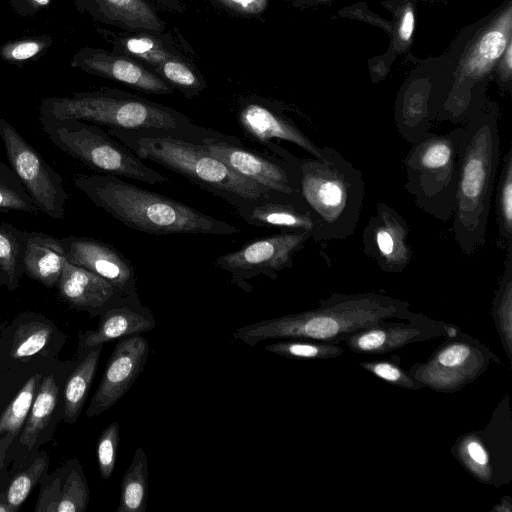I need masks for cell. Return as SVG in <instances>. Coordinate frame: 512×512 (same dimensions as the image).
<instances>
[{
  "label": "cell",
  "instance_id": "cell-9",
  "mask_svg": "<svg viewBox=\"0 0 512 512\" xmlns=\"http://www.w3.org/2000/svg\"><path fill=\"white\" fill-rule=\"evenodd\" d=\"M491 362L501 363L487 346L460 332L447 338L425 362L414 364L408 372L423 387L454 393L481 376Z\"/></svg>",
  "mask_w": 512,
  "mask_h": 512
},
{
  "label": "cell",
  "instance_id": "cell-14",
  "mask_svg": "<svg viewBox=\"0 0 512 512\" xmlns=\"http://www.w3.org/2000/svg\"><path fill=\"white\" fill-rule=\"evenodd\" d=\"M410 229L403 216L387 203L378 202L362 233V252L381 271L399 274L410 264L413 249Z\"/></svg>",
  "mask_w": 512,
  "mask_h": 512
},
{
  "label": "cell",
  "instance_id": "cell-33",
  "mask_svg": "<svg viewBox=\"0 0 512 512\" xmlns=\"http://www.w3.org/2000/svg\"><path fill=\"white\" fill-rule=\"evenodd\" d=\"M59 388L53 376L46 377L34 397L20 443L32 448L39 433L48 425L57 404Z\"/></svg>",
  "mask_w": 512,
  "mask_h": 512
},
{
  "label": "cell",
  "instance_id": "cell-16",
  "mask_svg": "<svg viewBox=\"0 0 512 512\" xmlns=\"http://www.w3.org/2000/svg\"><path fill=\"white\" fill-rule=\"evenodd\" d=\"M149 349L147 339L141 334L119 338L88 407L89 417L110 409L126 394L143 371Z\"/></svg>",
  "mask_w": 512,
  "mask_h": 512
},
{
  "label": "cell",
  "instance_id": "cell-40",
  "mask_svg": "<svg viewBox=\"0 0 512 512\" xmlns=\"http://www.w3.org/2000/svg\"><path fill=\"white\" fill-rule=\"evenodd\" d=\"M89 502L87 481L81 470L72 471L64 484L63 491L57 499L55 511L83 512Z\"/></svg>",
  "mask_w": 512,
  "mask_h": 512
},
{
  "label": "cell",
  "instance_id": "cell-25",
  "mask_svg": "<svg viewBox=\"0 0 512 512\" xmlns=\"http://www.w3.org/2000/svg\"><path fill=\"white\" fill-rule=\"evenodd\" d=\"M511 8L486 31L465 61L464 74L472 79L485 75L505 52L511 41Z\"/></svg>",
  "mask_w": 512,
  "mask_h": 512
},
{
  "label": "cell",
  "instance_id": "cell-32",
  "mask_svg": "<svg viewBox=\"0 0 512 512\" xmlns=\"http://www.w3.org/2000/svg\"><path fill=\"white\" fill-rule=\"evenodd\" d=\"M25 231L8 224H0V276L9 290L18 287L23 273Z\"/></svg>",
  "mask_w": 512,
  "mask_h": 512
},
{
  "label": "cell",
  "instance_id": "cell-38",
  "mask_svg": "<svg viewBox=\"0 0 512 512\" xmlns=\"http://www.w3.org/2000/svg\"><path fill=\"white\" fill-rule=\"evenodd\" d=\"M39 375L31 377L19 390L4 412L0 415V436L18 434L31 409Z\"/></svg>",
  "mask_w": 512,
  "mask_h": 512
},
{
  "label": "cell",
  "instance_id": "cell-42",
  "mask_svg": "<svg viewBox=\"0 0 512 512\" xmlns=\"http://www.w3.org/2000/svg\"><path fill=\"white\" fill-rule=\"evenodd\" d=\"M120 441V428L117 421L109 424L97 442V462L103 480H108L114 472Z\"/></svg>",
  "mask_w": 512,
  "mask_h": 512
},
{
  "label": "cell",
  "instance_id": "cell-47",
  "mask_svg": "<svg viewBox=\"0 0 512 512\" xmlns=\"http://www.w3.org/2000/svg\"><path fill=\"white\" fill-rule=\"evenodd\" d=\"M13 439H14V436L11 435L10 433H5L0 438V470L3 467L6 450Z\"/></svg>",
  "mask_w": 512,
  "mask_h": 512
},
{
  "label": "cell",
  "instance_id": "cell-12",
  "mask_svg": "<svg viewBox=\"0 0 512 512\" xmlns=\"http://www.w3.org/2000/svg\"><path fill=\"white\" fill-rule=\"evenodd\" d=\"M309 239V232L281 231L219 256L214 265L230 274L231 284L251 292L250 280L260 276L276 280L282 270L292 267L295 255Z\"/></svg>",
  "mask_w": 512,
  "mask_h": 512
},
{
  "label": "cell",
  "instance_id": "cell-46",
  "mask_svg": "<svg viewBox=\"0 0 512 512\" xmlns=\"http://www.w3.org/2000/svg\"><path fill=\"white\" fill-rule=\"evenodd\" d=\"M153 7L170 13H182L185 9L183 0H146Z\"/></svg>",
  "mask_w": 512,
  "mask_h": 512
},
{
  "label": "cell",
  "instance_id": "cell-37",
  "mask_svg": "<svg viewBox=\"0 0 512 512\" xmlns=\"http://www.w3.org/2000/svg\"><path fill=\"white\" fill-rule=\"evenodd\" d=\"M52 328L43 322L31 321L21 325L15 332L10 355L20 359L40 352L50 341Z\"/></svg>",
  "mask_w": 512,
  "mask_h": 512
},
{
  "label": "cell",
  "instance_id": "cell-34",
  "mask_svg": "<svg viewBox=\"0 0 512 512\" xmlns=\"http://www.w3.org/2000/svg\"><path fill=\"white\" fill-rule=\"evenodd\" d=\"M264 350L290 359L309 360H326L344 353L339 344L310 339H282L265 345Z\"/></svg>",
  "mask_w": 512,
  "mask_h": 512
},
{
  "label": "cell",
  "instance_id": "cell-19",
  "mask_svg": "<svg viewBox=\"0 0 512 512\" xmlns=\"http://www.w3.org/2000/svg\"><path fill=\"white\" fill-rule=\"evenodd\" d=\"M96 32L111 50L127 55L151 71L177 56H190L191 49L178 32H115L101 26Z\"/></svg>",
  "mask_w": 512,
  "mask_h": 512
},
{
  "label": "cell",
  "instance_id": "cell-22",
  "mask_svg": "<svg viewBox=\"0 0 512 512\" xmlns=\"http://www.w3.org/2000/svg\"><path fill=\"white\" fill-rule=\"evenodd\" d=\"M155 326L152 311L142 304L140 297H129L103 312L97 328L81 336L79 347L87 350L114 339L150 331Z\"/></svg>",
  "mask_w": 512,
  "mask_h": 512
},
{
  "label": "cell",
  "instance_id": "cell-31",
  "mask_svg": "<svg viewBox=\"0 0 512 512\" xmlns=\"http://www.w3.org/2000/svg\"><path fill=\"white\" fill-rule=\"evenodd\" d=\"M153 72L188 99L199 96L207 87L204 76L190 56L170 58L153 69Z\"/></svg>",
  "mask_w": 512,
  "mask_h": 512
},
{
  "label": "cell",
  "instance_id": "cell-41",
  "mask_svg": "<svg viewBox=\"0 0 512 512\" xmlns=\"http://www.w3.org/2000/svg\"><path fill=\"white\" fill-rule=\"evenodd\" d=\"M362 368L381 380L409 390L424 388L408 371L404 370L398 362L390 359L365 361L359 363Z\"/></svg>",
  "mask_w": 512,
  "mask_h": 512
},
{
  "label": "cell",
  "instance_id": "cell-48",
  "mask_svg": "<svg viewBox=\"0 0 512 512\" xmlns=\"http://www.w3.org/2000/svg\"><path fill=\"white\" fill-rule=\"evenodd\" d=\"M512 501L509 496L503 497L499 504L495 505L492 511L497 512H511L512 509Z\"/></svg>",
  "mask_w": 512,
  "mask_h": 512
},
{
  "label": "cell",
  "instance_id": "cell-17",
  "mask_svg": "<svg viewBox=\"0 0 512 512\" xmlns=\"http://www.w3.org/2000/svg\"><path fill=\"white\" fill-rule=\"evenodd\" d=\"M73 68L125 84L146 94L170 95L174 89L139 61L98 47H81L73 55Z\"/></svg>",
  "mask_w": 512,
  "mask_h": 512
},
{
  "label": "cell",
  "instance_id": "cell-20",
  "mask_svg": "<svg viewBox=\"0 0 512 512\" xmlns=\"http://www.w3.org/2000/svg\"><path fill=\"white\" fill-rule=\"evenodd\" d=\"M79 12L95 23L123 32H164L167 23L146 0H74Z\"/></svg>",
  "mask_w": 512,
  "mask_h": 512
},
{
  "label": "cell",
  "instance_id": "cell-43",
  "mask_svg": "<svg viewBox=\"0 0 512 512\" xmlns=\"http://www.w3.org/2000/svg\"><path fill=\"white\" fill-rule=\"evenodd\" d=\"M216 6L241 17L261 15L268 7L269 0H210Z\"/></svg>",
  "mask_w": 512,
  "mask_h": 512
},
{
  "label": "cell",
  "instance_id": "cell-6",
  "mask_svg": "<svg viewBox=\"0 0 512 512\" xmlns=\"http://www.w3.org/2000/svg\"><path fill=\"white\" fill-rule=\"evenodd\" d=\"M299 192L314 221L311 239L322 249L354 233L365 183L361 171L336 149L324 146L317 158H299Z\"/></svg>",
  "mask_w": 512,
  "mask_h": 512
},
{
  "label": "cell",
  "instance_id": "cell-44",
  "mask_svg": "<svg viewBox=\"0 0 512 512\" xmlns=\"http://www.w3.org/2000/svg\"><path fill=\"white\" fill-rule=\"evenodd\" d=\"M52 0H8L12 10L21 17H34L47 9Z\"/></svg>",
  "mask_w": 512,
  "mask_h": 512
},
{
  "label": "cell",
  "instance_id": "cell-51",
  "mask_svg": "<svg viewBox=\"0 0 512 512\" xmlns=\"http://www.w3.org/2000/svg\"><path fill=\"white\" fill-rule=\"evenodd\" d=\"M0 279H1V276H0ZM1 281H2V279H1Z\"/></svg>",
  "mask_w": 512,
  "mask_h": 512
},
{
  "label": "cell",
  "instance_id": "cell-4",
  "mask_svg": "<svg viewBox=\"0 0 512 512\" xmlns=\"http://www.w3.org/2000/svg\"><path fill=\"white\" fill-rule=\"evenodd\" d=\"M39 115L74 118L104 129L168 134L197 142L211 129L168 106L117 88H99L42 99Z\"/></svg>",
  "mask_w": 512,
  "mask_h": 512
},
{
  "label": "cell",
  "instance_id": "cell-13",
  "mask_svg": "<svg viewBox=\"0 0 512 512\" xmlns=\"http://www.w3.org/2000/svg\"><path fill=\"white\" fill-rule=\"evenodd\" d=\"M237 121L246 138L274 156L289 162L298 158L275 140L291 142L312 157L320 156L321 147L298 128L282 109L267 99L253 95L240 97L237 101Z\"/></svg>",
  "mask_w": 512,
  "mask_h": 512
},
{
  "label": "cell",
  "instance_id": "cell-29",
  "mask_svg": "<svg viewBox=\"0 0 512 512\" xmlns=\"http://www.w3.org/2000/svg\"><path fill=\"white\" fill-rule=\"evenodd\" d=\"M102 345L87 349L83 360L78 364L67 381L64 391V412L66 420L74 423L85 403L99 363Z\"/></svg>",
  "mask_w": 512,
  "mask_h": 512
},
{
  "label": "cell",
  "instance_id": "cell-11",
  "mask_svg": "<svg viewBox=\"0 0 512 512\" xmlns=\"http://www.w3.org/2000/svg\"><path fill=\"white\" fill-rule=\"evenodd\" d=\"M0 137L9 165L39 211L54 220H62L69 194L60 174L4 118H0Z\"/></svg>",
  "mask_w": 512,
  "mask_h": 512
},
{
  "label": "cell",
  "instance_id": "cell-50",
  "mask_svg": "<svg viewBox=\"0 0 512 512\" xmlns=\"http://www.w3.org/2000/svg\"><path fill=\"white\" fill-rule=\"evenodd\" d=\"M0 512H12L10 506L8 505L6 499H0Z\"/></svg>",
  "mask_w": 512,
  "mask_h": 512
},
{
  "label": "cell",
  "instance_id": "cell-5",
  "mask_svg": "<svg viewBox=\"0 0 512 512\" xmlns=\"http://www.w3.org/2000/svg\"><path fill=\"white\" fill-rule=\"evenodd\" d=\"M106 130L140 159L152 161L181 175L223 199L234 209L265 199L301 197L274 192L240 176L193 141L161 133Z\"/></svg>",
  "mask_w": 512,
  "mask_h": 512
},
{
  "label": "cell",
  "instance_id": "cell-30",
  "mask_svg": "<svg viewBox=\"0 0 512 512\" xmlns=\"http://www.w3.org/2000/svg\"><path fill=\"white\" fill-rule=\"evenodd\" d=\"M495 214L497 220L496 246L506 251L512 246V146L502 157L497 179Z\"/></svg>",
  "mask_w": 512,
  "mask_h": 512
},
{
  "label": "cell",
  "instance_id": "cell-26",
  "mask_svg": "<svg viewBox=\"0 0 512 512\" xmlns=\"http://www.w3.org/2000/svg\"><path fill=\"white\" fill-rule=\"evenodd\" d=\"M451 451L462 467L478 481L500 485L494 462L479 431H470L459 437Z\"/></svg>",
  "mask_w": 512,
  "mask_h": 512
},
{
  "label": "cell",
  "instance_id": "cell-49",
  "mask_svg": "<svg viewBox=\"0 0 512 512\" xmlns=\"http://www.w3.org/2000/svg\"><path fill=\"white\" fill-rule=\"evenodd\" d=\"M511 50H512V45H511V41L508 43L507 47H506V57H505V64H506V67H507V74L509 76L510 74V71H511V65H512V61H511Z\"/></svg>",
  "mask_w": 512,
  "mask_h": 512
},
{
  "label": "cell",
  "instance_id": "cell-23",
  "mask_svg": "<svg viewBox=\"0 0 512 512\" xmlns=\"http://www.w3.org/2000/svg\"><path fill=\"white\" fill-rule=\"evenodd\" d=\"M246 223L262 228H277L285 232L314 230L312 215L301 197L265 199L243 204L234 209Z\"/></svg>",
  "mask_w": 512,
  "mask_h": 512
},
{
  "label": "cell",
  "instance_id": "cell-18",
  "mask_svg": "<svg viewBox=\"0 0 512 512\" xmlns=\"http://www.w3.org/2000/svg\"><path fill=\"white\" fill-rule=\"evenodd\" d=\"M60 241L70 263L101 277L126 296H139L135 268L115 247L84 236H67Z\"/></svg>",
  "mask_w": 512,
  "mask_h": 512
},
{
  "label": "cell",
  "instance_id": "cell-2",
  "mask_svg": "<svg viewBox=\"0 0 512 512\" xmlns=\"http://www.w3.org/2000/svg\"><path fill=\"white\" fill-rule=\"evenodd\" d=\"M410 303L383 293H332L314 309L264 319L238 328L233 337L248 346L271 339H310L340 344L383 320H410L420 313Z\"/></svg>",
  "mask_w": 512,
  "mask_h": 512
},
{
  "label": "cell",
  "instance_id": "cell-3",
  "mask_svg": "<svg viewBox=\"0 0 512 512\" xmlns=\"http://www.w3.org/2000/svg\"><path fill=\"white\" fill-rule=\"evenodd\" d=\"M73 183L97 207L133 230L151 235L231 236L241 232L228 222L118 176L78 173Z\"/></svg>",
  "mask_w": 512,
  "mask_h": 512
},
{
  "label": "cell",
  "instance_id": "cell-27",
  "mask_svg": "<svg viewBox=\"0 0 512 512\" xmlns=\"http://www.w3.org/2000/svg\"><path fill=\"white\" fill-rule=\"evenodd\" d=\"M504 269L494 291L491 314L502 348L512 361V246L505 251Z\"/></svg>",
  "mask_w": 512,
  "mask_h": 512
},
{
  "label": "cell",
  "instance_id": "cell-35",
  "mask_svg": "<svg viewBox=\"0 0 512 512\" xmlns=\"http://www.w3.org/2000/svg\"><path fill=\"white\" fill-rule=\"evenodd\" d=\"M0 211L38 214L39 209L15 171L0 162Z\"/></svg>",
  "mask_w": 512,
  "mask_h": 512
},
{
  "label": "cell",
  "instance_id": "cell-39",
  "mask_svg": "<svg viewBox=\"0 0 512 512\" xmlns=\"http://www.w3.org/2000/svg\"><path fill=\"white\" fill-rule=\"evenodd\" d=\"M46 466L47 458L39 457L25 471L13 479L5 494V499L12 512L18 510L27 499L34 485L45 471Z\"/></svg>",
  "mask_w": 512,
  "mask_h": 512
},
{
  "label": "cell",
  "instance_id": "cell-36",
  "mask_svg": "<svg viewBox=\"0 0 512 512\" xmlns=\"http://www.w3.org/2000/svg\"><path fill=\"white\" fill-rule=\"evenodd\" d=\"M52 44L53 38L48 34L22 37L1 45L0 58L22 67L27 61L41 58Z\"/></svg>",
  "mask_w": 512,
  "mask_h": 512
},
{
  "label": "cell",
  "instance_id": "cell-24",
  "mask_svg": "<svg viewBox=\"0 0 512 512\" xmlns=\"http://www.w3.org/2000/svg\"><path fill=\"white\" fill-rule=\"evenodd\" d=\"M60 239L41 232L25 231L23 273L46 287L58 283L66 262Z\"/></svg>",
  "mask_w": 512,
  "mask_h": 512
},
{
  "label": "cell",
  "instance_id": "cell-15",
  "mask_svg": "<svg viewBox=\"0 0 512 512\" xmlns=\"http://www.w3.org/2000/svg\"><path fill=\"white\" fill-rule=\"evenodd\" d=\"M389 320L355 332L345 338L343 343L357 354H384L411 343L460 334L458 327L421 313L406 322Z\"/></svg>",
  "mask_w": 512,
  "mask_h": 512
},
{
  "label": "cell",
  "instance_id": "cell-10",
  "mask_svg": "<svg viewBox=\"0 0 512 512\" xmlns=\"http://www.w3.org/2000/svg\"><path fill=\"white\" fill-rule=\"evenodd\" d=\"M197 143L240 176L285 195L300 196L299 158L289 162L246 146L239 138L210 130Z\"/></svg>",
  "mask_w": 512,
  "mask_h": 512
},
{
  "label": "cell",
  "instance_id": "cell-1",
  "mask_svg": "<svg viewBox=\"0 0 512 512\" xmlns=\"http://www.w3.org/2000/svg\"><path fill=\"white\" fill-rule=\"evenodd\" d=\"M458 150V181L452 233L464 255L483 247L500 165V131L495 109L472 110L451 130Z\"/></svg>",
  "mask_w": 512,
  "mask_h": 512
},
{
  "label": "cell",
  "instance_id": "cell-7",
  "mask_svg": "<svg viewBox=\"0 0 512 512\" xmlns=\"http://www.w3.org/2000/svg\"><path fill=\"white\" fill-rule=\"evenodd\" d=\"M42 130L61 151L99 174L164 184L168 178L143 162L106 129L74 118L39 115Z\"/></svg>",
  "mask_w": 512,
  "mask_h": 512
},
{
  "label": "cell",
  "instance_id": "cell-45",
  "mask_svg": "<svg viewBox=\"0 0 512 512\" xmlns=\"http://www.w3.org/2000/svg\"><path fill=\"white\" fill-rule=\"evenodd\" d=\"M414 11L409 5L406 7L399 27V37L403 41H409L414 31Z\"/></svg>",
  "mask_w": 512,
  "mask_h": 512
},
{
  "label": "cell",
  "instance_id": "cell-21",
  "mask_svg": "<svg viewBox=\"0 0 512 512\" xmlns=\"http://www.w3.org/2000/svg\"><path fill=\"white\" fill-rule=\"evenodd\" d=\"M57 286L59 294L66 302L91 313L102 314L132 297L124 295L106 280L68 260L64 264Z\"/></svg>",
  "mask_w": 512,
  "mask_h": 512
},
{
  "label": "cell",
  "instance_id": "cell-8",
  "mask_svg": "<svg viewBox=\"0 0 512 512\" xmlns=\"http://www.w3.org/2000/svg\"><path fill=\"white\" fill-rule=\"evenodd\" d=\"M405 189L415 205L441 222L452 220L458 181V150L452 131L429 132L404 158Z\"/></svg>",
  "mask_w": 512,
  "mask_h": 512
},
{
  "label": "cell",
  "instance_id": "cell-28",
  "mask_svg": "<svg viewBox=\"0 0 512 512\" xmlns=\"http://www.w3.org/2000/svg\"><path fill=\"white\" fill-rule=\"evenodd\" d=\"M117 512H144L148 501V458L145 451L135 449L120 487Z\"/></svg>",
  "mask_w": 512,
  "mask_h": 512
}]
</instances>
